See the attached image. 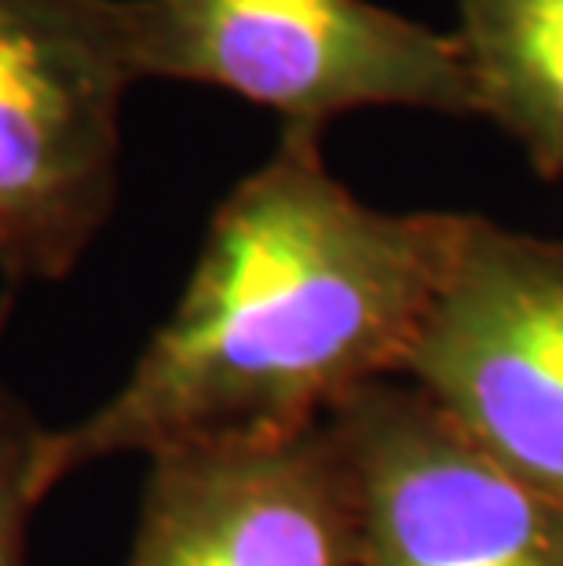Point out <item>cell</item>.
<instances>
[{"label":"cell","mask_w":563,"mask_h":566,"mask_svg":"<svg viewBox=\"0 0 563 566\" xmlns=\"http://www.w3.org/2000/svg\"><path fill=\"white\" fill-rule=\"evenodd\" d=\"M352 468L363 566H563V504L520 483L392 377L330 413Z\"/></svg>","instance_id":"cell-5"},{"label":"cell","mask_w":563,"mask_h":566,"mask_svg":"<svg viewBox=\"0 0 563 566\" xmlns=\"http://www.w3.org/2000/svg\"><path fill=\"white\" fill-rule=\"evenodd\" d=\"M479 117L520 143L534 172L563 176V0H458Z\"/></svg>","instance_id":"cell-7"},{"label":"cell","mask_w":563,"mask_h":566,"mask_svg":"<svg viewBox=\"0 0 563 566\" xmlns=\"http://www.w3.org/2000/svg\"><path fill=\"white\" fill-rule=\"evenodd\" d=\"M399 377L563 504V242L469 216Z\"/></svg>","instance_id":"cell-4"},{"label":"cell","mask_w":563,"mask_h":566,"mask_svg":"<svg viewBox=\"0 0 563 566\" xmlns=\"http://www.w3.org/2000/svg\"><path fill=\"white\" fill-rule=\"evenodd\" d=\"M136 81H187L279 114L282 132L322 136L366 106L476 117L458 33L374 0H117Z\"/></svg>","instance_id":"cell-2"},{"label":"cell","mask_w":563,"mask_h":566,"mask_svg":"<svg viewBox=\"0 0 563 566\" xmlns=\"http://www.w3.org/2000/svg\"><path fill=\"white\" fill-rule=\"evenodd\" d=\"M48 428L0 380V566H30L27 537L41 486V450Z\"/></svg>","instance_id":"cell-8"},{"label":"cell","mask_w":563,"mask_h":566,"mask_svg":"<svg viewBox=\"0 0 563 566\" xmlns=\"http://www.w3.org/2000/svg\"><path fill=\"white\" fill-rule=\"evenodd\" d=\"M469 212H385L282 132L217 205L206 242L128 377L48 428L41 486L106 457L290 436L403 373Z\"/></svg>","instance_id":"cell-1"},{"label":"cell","mask_w":563,"mask_h":566,"mask_svg":"<svg viewBox=\"0 0 563 566\" xmlns=\"http://www.w3.org/2000/svg\"><path fill=\"white\" fill-rule=\"evenodd\" d=\"M136 84L117 0H0V274L59 282L100 238Z\"/></svg>","instance_id":"cell-3"},{"label":"cell","mask_w":563,"mask_h":566,"mask_svg":"<svg viewBox=\"0 0 563 566\" xmlns=\"http://www.w3.org/2000/svg\"><path fill=\"white\" fill-rule=\"evenodd\" d=\"M147 461L125 566H363L352 468L330 417Z\"/></svg>","instance_id":"cell-6"}]
</instances>
